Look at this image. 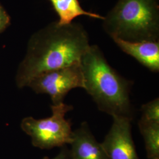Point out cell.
Here are the masks:
<instances>
[{
    "label": "cell",
    "instance_id": "5",
    "mask_svg": "<svg viewBox=\"0 0 159 159\" xmlns=\"http://www.w3.org/2000/svg\"><path fill=\"white\" fill-rule=\"evenodd\" d=\"M28 87L37 94L48 95L52 105L64 102L70 90L75 88L84 89L80 62L41 74L32 80Z\"/></svg>",
    "mask_w": 159,
    "mask_h": 159
},
{
    "label": "cell",
    "instance_id": "12",
    "mask_svg": "<svg viewBox=\"0 0 159 159\" xmlns=\"http://www.w3.org/2000/svg\"><path fill=\"white\" fill-rule=\"evenodd\" d=\"M10 22V18L4 8L0 4V33L7 27Z\"/></svg>",
    "mask_w": 159,
    "mask_h": 159
},
{
    "label": "cell",
    "instance_id": "1",
    "mask_svg": "<svg viewBox=\"0 0 159 159\" xmlns=\"http://www.w3.org/2000/svg\"><path fill=\"white\" fill-rule=\"evenodd\" d=\"M89 35L79 23L61 26L52 23L34 34L16 76L19 89L35 77L80 62L90 47Z\"/></svg>",
    "mask_w": 159,
    "mask_h": 159
},
{
    "label": "cell",
    "instance_id": "6",
    "mask_svg": "<svg viewBox=\"0 0 159 159\" xmlns=\"http://www.w3.org/2000/svg\"><path fill=\"white\" fill-rule=\"evenodd\" d=\"M112 125L101 143L108 159H140L131 135L132 120L114 117Z\"/></svg>",
    "mask_w": 159,
    "mask_h": 159
},
{
    "label": "cell",
    "instance_id": "11",
    "mask_svg": "<svg viewBox=\"0 0 159 159\" xmlns=\"http://www.w3.org/2000/svg\"><path fill=\"white\" fill-rule=\"evenodd\" d=\"M141 111V119L148 121L159 122V98H156L142 105Z\"/></svg>",
    "mask_w": 159,
    "mask_h": 159
},
{
    "label": "cell",
    "instance_id": "9",
    "mask_svg": "<svg viewBox=\"0 0 159 159\" xmlns=\"http://www.w3.org/2000/svg\"><path fill=\"white\" fill-rule=\"evenodd\" d=\"M54 9L58 16V25L63 26L73 23L76 17L81 16L103 20L104 17L91 12L85 11L80 5L79 0H50Z\"/></svg>",
    "mask_w": 159,
    "mask_h": 159
},
{
    "label": "cell",
    "instance_id": "2",
    "mask_svg": "<svg viewBox=\"0 0 159 159\" xmlns=\"http://www.w3.org/2000/svg\"><path fill=\"white\" fill-rule=\"evenodd\" d=\"M84 90L101 111L112 117L133 119L130 98L131 82L120 75L109 64L100 48L90 45L80 60Z\"/></svg>",
    "mask_w": 159,
    "mask_h": 159
},
{
    "label": "cell",
    "instance_id": "7",
    "mask_svg": "<svg viewBox=\"0 0 159 159\" xmlns=\"http://www.w3.org/2000/svg\"><path fill=\"white\" fill-rule=\"evenodd\" d=\"M70 145L72 159H108L102 144L92 134L87 122L73 131Z\"/></svg>",
    "mask_w": 159,
    "mask_h": 159
},
{
    "label": "cell",
    "instance_id": "8",
    "mask_svg": "<svg viewBox=\"0 0 159 159\" xmlns=\"http://www.w3.org/2000/svg\"><path fill=\"white\" fill-rule=\"evenodd\" d=\"M112 39L123 52L136 58L151 71L159 72V41L133 42L117 37Z\"/></svg>",
    "mask_w": 159,
    "mask_h": 159
},
{
    "label": "cell",
    "instance_id": "13",
    "mask_svg": "<svg viewBox=\"0 0 159 159\" xmlns=\"http://www.w3.org/2000/svg\"><path fill=\"white\" fill-rule=\"evenodd\" d=\"M43 159H72V158L70 153V148H67V146H64L61 148L59 153L54 158L50 159L48 157L46 156Z\"/></svg>",
    "mask_w": 159,
    "mask_h": 159
},
{
    "label": "cell",
    "instance_id": "4",
    "mask_svg": "<svg viewBox=\"0 0 159 159\" xmlns=\"http://www.w3.org/2000/svg\"><path fill=\"white\" fill-rule=\"evenodd\" d=\"M52 114L49 117L36 119L29 116L24 117L20 127L31 137L35 148L49 150L70 144L72 140L73 131L70 120L66 119V114L73 107L64 102L51 105Z\"/></svg>",
    "mask_w": 159,
    "mask_h": 159
},
{
    "label": "cell",
    "instance_id": "10",
    "mask_svg": "<svg viewBox=\"0 0 159 159\" xmlns=\"http://www.w3.org/2000/svg\"><path fill=\"white\" fill-rule=\"evenodd\" d=\"M138 125L148 159H159V122L140 119Z\"/></svg>",
    "mask_w": 159,
    "mask_h": 159
},
{
    "label": "cell",
    "instance_id": "3",
    "mask_svg": "<svg viewBox=\"0 0 159 159\" xmlns=\"http://www.w3.org/2000/svg\"><path fill=\"white\" fill-rule=\"evenodd\" d=\"M102 21L111 38L159 41V0H118Z\"/></svg>",
    "mask_w": 159,
    "mask_h": 159
}]
</instances>
